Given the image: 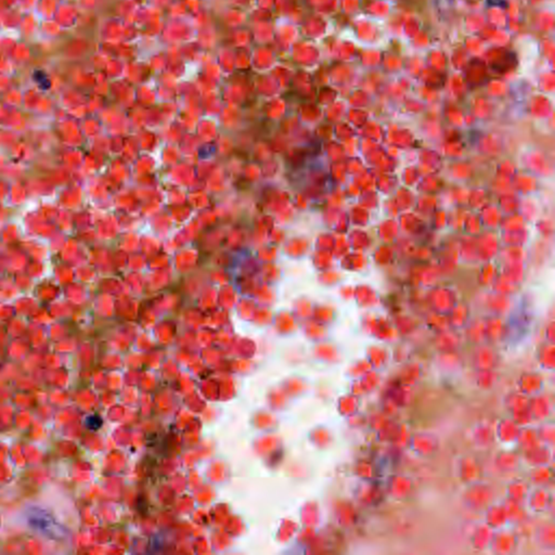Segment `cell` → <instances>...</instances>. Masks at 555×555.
I'll list each match as a JSON object with an SVG mask.
<instances>
[{
    "label": "cell",
    "instance_id": "1",
    "mask_svg": "<svg viewBox=\"0 0 555 555\" xmlns=\"http://www.w3.org/2000/svg\"><path fill=\"white\" fill-rule=\"evenodd\" d=\"M103 424V420L99 415H90L86 419V426L90 431H98Z\"/></svg>",
    "mask_w": 555,
    "mask_h": 555
},
{
    "label": "cell",
    "instance_id": "2",
    "mask_svg": "<svg viewBox=\"0 0 555 555\" xmlns=\"http://www.w3.org/2000/svg\"><path fill=\"white\" fill-rule=\"evenodd\" d=\"M486 3L489 7H500V8H505L507 6L505 0H486Z\"/></svg>",
    "mask_w": 555,
    "mask_h": 555
}]
</instances>
